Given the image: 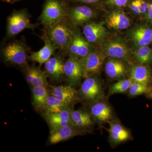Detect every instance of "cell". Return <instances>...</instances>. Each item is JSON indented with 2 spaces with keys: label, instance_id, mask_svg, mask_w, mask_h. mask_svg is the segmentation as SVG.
I'll list each match as a JSON object with an SVG mask.
<instances>
[{
  "label": "cell",
  "instance_id": "obj_1",
  "mask_svg": "<svg viewBox=\"0 0 152 152\" xmlns=\"http://www.w3.org/2000/svg\"><path fill=\"white\" fill-rule=\"evenodd\" d=\"M100 48L107 58L118 59L128 61L133 57V50L126 40L118 35H110L101 44Z\"/></svg>",
  "mask_w": 152,
  "mask_h": 152
},
{
  "label": "cell",
  "instance_id": "obj_2",
  "mask_svg": "<svg viewBox=\"0 0 152 152\" xmlns=\"http://www.w3.org/2000/svg\"><path fill=\"white\" fill-rule=\"evenodd\" d=\"M49 38L57 48L68 51L74 30L64 19L49 26Z\"/></svg>",
  "mask_w": 152,
  "mask_h": 152
},
{
  "label": "cell",
  "instance_id": "obj_3",
  "mask_svg": "<svg viewBox=\"0 0 152 152\" xmlns=\"http://www.w3.org/2000/svg\"><path fill=\"white\" fill-rule=\"evenodd\" d=\"M66 14V3L64 0H46L39 19L49 26L63 20Z\"/></svg>",
  "mask_w": 152,
  "mask_h": 152
},
{
  "label": "cell",
  "instance_id": "obj_4",
  "mask_svg": "<svg viewBox=\"0 0 152 152\" xmlns=\"http://www.w3.org/2000/svg\"><path fill=\"white\" fill-rule=\"evenodd\" d=\"M107 57L100 48H96L87 56L80 59L83 72V78L96 76L100 72Z\"/></svg>",
  "mask_w": 152,
  "mask_h": 152
},
{
  "label": "cell",
  "instance_id": "obj_5",
  "mask_svg": "<svg viewBox=\"0 0 152 152\" xmlns=\"http://www.w3.org/2000/svg\"><path fill=\"white\" fill-rule=\"evenodd\" d=\"M80 96L85 101L95 103L104 96V91L100 80L97 76L85 78L79 91Z\"/></svg>",
  "mask_w": 152,
  "mask_h": 152
},
{
  "label": "cell",
  "instance_id": "obj_6",
  "mask_svg": "<svg viewBox=\"0 0 152 152\" xmlns=\"http://www.w3.org/2000/svg\"><path fill=\"white\" fill-rule=\"evenodd\" d=\"M152 25L148 23L137 24L127 29L128 39L135 48L151 43Z\"/></svg>",
  "mask_w": 152,
  "mask_h": 152
},
{
  "label": "cell",
  "instance_id": "obj_7",
  "mask_svg": "<svg viewBox=\"0 0 152 152\" xmlns=\"http://www.w3.org/2000/svg\"><path fill=\"white\" fill-rule=\"evenodd\" d=\"M96 48L90 43L78 30H74L69 51V56L79 59L87 56Z\"/></svg>",
  "mask_w": 152,
  "mask_h": 152
},
{
  "label": "cell",
  "instance_id": "obj_8",
  "mask_svg": "<svg viewBox=\"0 0 152 152\" xmlns=\"http://www.w3.org/2000/svg\"><path fill=\"white\" fill-rule=\"evenodd\" d=\"M104 25V22H87L83 28V34L90 43L100 46L110 35Z\"/></svg>",
  "mask_w": 152,
  "mask_h": 152
},
{
  "label": "cell",
  "instance_id": "obj_9",
  "mask_svg": "<svg viewBox=\"0 0 152 152\" xmlns=\"http://www.w3.org/2000/svg\"><path fill=\"white\" fill-rule=\"evenodd\" d=\"M35 26L31 23L27 13L25 11H16L8 19L7 34L10 37L17 35L26 29H34Z\"/></svg>",
  "mask_w": 152,
  "mask_h": 152
},
{
  "label": "cell",
  "instance_id": "obj_10",
  "mask_svg": "<svg viewBox=\"0 0 152 152\" xmlns=\"http://www.w3.org/2000/svg\"><path fill=\"white\" fill-rule=\"evenodd\" d=\"M72 7L69 11V17L75 26H81L91 21L96 16V7L78 4Z\"/></svg>",
  "mask_w": 152,
  "mask_h": 152
},
{
  "label": "cell",
  "instance_id": "obj_11",
  "mask_svg": "<svg viewBox=\"0 0 152 152\" xmlns=\"http://www.w3.org/2000/svg\"><path fill=\"white\" fill-rule=\"evenodd\" d=\"M104 23L107 27L115 31L128 29L132 25V20L124 9L110 10L106 15Z\"/></svg>",
  "mask_w": 152,
  "mask_h": 152
},
{
  "label": "cell",
  "instance_id": "obj_12",
  "mask_svg": "<svg viewBox=\"0 0 152 152\" xmlns=\"http://www.w3.org/2000/svg\"><path fill=\"white\" fill-rule=\"evenodd\" d=\"M3 54L7 62L17 65H23L26 63L27 51L22 43L14 42L9 44L3 50Z\"/></svg>",
  "mask_w": 152,
  "mask_h": 152
},
{
  "label": "cell",
  "instance_id": "obj_13",
  "mask_svg": "<svg viewBox=\"0 0 152 152\" xmlns=\"http://www.w3.org/2000/svg\"><path fill=\"white\" fill-rule=\"evenodd\" d=\"M64 75L68 85L74 87L78 86L83 78V72L80 59L70 56L65 62Z\"/></svg>",
  "mask_w": 152,
  "mask_h": 152
},
{
  "label": "cell",
  "instance_id": "obj_14",
  "mask_svg": "<svg viewBox=\"0 0 152 152\" xmlns=\"http://www.w3.org/2000/svg\"><path fill=\"white\" fill-rule=\"evenodd\" d=\"M50 94L70 107L78 101L80 96L79 91L69 85L52 87Z\"/></svg>",
  "mask_w": 152,
  "mask_h": 152
},
{
  "label": "cell",
  "instance_id": "obj_15",
  "mask_svg": "<svg viewBox=\"0 0 152 152\" xmlns=\"http://www.w3.org/2000/svg\"><path fill=\"white\" fill-rule=\"evenodd\" d=\"M126 61L118 59L108 58L105 65L106 75L110 79L121 80L124 78L129 73Z\"/></svg>",
  "mask_w": 152,
  "mask_h": 152
},
{
  "label": "cell",
  "instance_id": "obj_16",
  "mask_svg": "<svg viewBox=\"0 0 152 152\" xmlns=\"http://www.w3.org/2000/svg\"><path fill=\"white\" fill-rule=\"evenodd\" d=\"M83 130L70 125L57 129L50 131L49 137V142L54 145L67 140L76 136L80 135L84 133Z\"/></svg>",
  "mask_w": 152,
  "mask_h": 152
},
{
  "label": "cell",
  "instance_id": "obj_17",
  "mask_svg": "<svg viewBox=\"0 0 152 152\" xmlns=\"http://www.w3.org/2000/svg\"><path fill=\"white\" fill-rule=\"evenodd\" d=\"M71 108L61 111L53 113H45V117L50 129V131L72 125Z\"/></svg>",
  "mask_w": 152,
  "mask_h": 152
},
{
  "label": "cell",
  "instance_id": "obj_18",
  "mask_svg": "<svg viewBox=\"0 0 152 152\" xmlns=\"http://www.w3.org/2000/svg\"><path fill=\"white\" fill-rule=\"evenodd\" d=\"M108 132L109 140L114 145L126 141L131 137L129 131L117 120L110 122Z\"/></svg>",
  "mask_w": 152,
  "mask_h": 152
},
{
  "label": "cell",
  "instance_id": "obj_19",
  "mask_svg": "<svg viewBox=\"0 0 152 152\" xmlns=\"http://www.w3.org/2000/svg\"><path fill=\"white\" fill-rule=\"evenodd\" d=\"M129 78L134 82L141 83L149 86L151 80V72L148 65L139 64L129 67Z\"/></svg>",
  "mask_w": 152,
  "mask_h": 152
},
{
  "label": "cell",
  "instance_id": "obj_20",
  "mask_svg": "<svg viewBox=\"0 0 152 152\" xmlns=\"http://www.w3.org/2000/svg\"><path fill=\"white\" fill-rule=\"evenodd\" d=\"M64 64L62 58L60 56L51 57L45 64L47 75L54 80H60L64 75Z\"/></svg>",
  "mask_w": 152,
  "mask_h": 152
},
{
  "label": "cell",
  "instance_id": "obj_21",
  "mask_svg": "<svg viewBox=\"0 0 152 152\" xmlns=\"http://www.w3.org/2000/svg\"><path fill=\"white\" fill-rule=\"evenodd\" d=\"M94 103L90 109V114L92 118L100 123L110 122L113 115L110 106L100 101Z\"/></svg>",
  "mask_w": 152,
  "mask_h": 152
},
{
  "label": "cell",
  "instance_id": "obj_22",
  "mask_svg": "<svg viewBox=\"0 0 152 152\" xmlns=\"http://www.w3.org/2000/svg\"><path fill=\"white\" fill-rule=\"evenodd\" d=\"M92 117L91 114L83 110H72L71 113L72 125L82 130H86L92 126Z\"/></svg>",
  "mask_w": 152,
  "mask_h": 152
},
{
  "label": "cell",
  "instance_id": "obj_23",
  "mask_svg": "<svg viewBox=\"0 0 152 152\" xmlns=\"http://www.w3.org/2000/svg\"><path fill=\"white\" fill-rule=\"evenodd\" d=\"M44 41V47L38 51L33 53L30 56L31 60L41 65L45 64L51 58L57 48L49 38H45Z\"/></svg>",
  "mask_w": 152,
  "mask_h": 152
},
{
  "label": "cell",
  "instance_id": "obj_24",
  "mask_svg": "<svg viewBox=\"0 0 152 152\" xmlns=\"http://www.w3.org/2000/svg\"><path fill=\"white\" fill-rule=\"evenodd\" d=\"M26 77L28 83L32 87H47L48 85L46 75L39 68L34 66L28 68Z\"/></svg>",
  "mask_w": 152,
  "mask_h": 152
},
{
  "label": "cell",
  "instance_id": "obj_25",
  "mask_svg": "<svg viewBox=\"0 0 152 152\" xmlns=\"http://www.w3.org/2000/svg\"><path fill=\"white\" fill-rule=\"evenodd\" d=\"M151 0H130L126 8L134 16L145 20Z\"/></svg>",
  "mask_w": 152,
  "mask_h": 152
},
{
  "label": "cell",
  "instance_id": "obj_26",
  "mask_svg": "<svg viewBox=\"0 0 152 152\" xmlns=\"http://www.w3.org/2000/svg\"><path fill=\"white\" fill-rule=\"evenodd\" d=\"M33 104L36 108L44 111L49 94L47 87L38 86L32 88Z\"/></svg>",
  "mask_w": 152,
  "mask_h": 152
},
{
  "label": "cell",
  "instance_id": "obj_27",
  "mask_svg": "<svg viewBox=\"0 0 152 152\" xmlns=\"http://www.w3.org/2000/svg\"><path fill=\"white\" fill-rule=\"evenodd\" d=\"M132 56L139 63L149 65L152 63V48L149 45L135 48L133 50Z\"/></svg>",
  "mask_w": 152,
  "mask_h": 152
},
{
  "label": "cell",
  "instance_id": "obj_28",
  "mask_svg": "<svg viewBox=\"0 0 152 152\" xmlns=\"http://www.w3.org/2000/svg\"><path fill=\"white\" fill-rule=\"evenodd\" d=\"M71 108L54 96L50 94L48 96L44 111L45 113H56Z\"/></svg>",
  "mask_w": 152,
  "mask_h": 152
},
{
  "label": "cell",
  "instance_id": "obj_29",
  "mask_svg": "<svg viewBox=\"0 0 152 152\" xmlns=\"http://www.w3.org/2000/svg\"><path fill=\"white\" fill-rule=\"evenodd\" d=\"M132 80L129 79H122L112 85L109 90L108 94L110 95L115 94H122L128 91L130 87L133 83Z\"/></svg>",
  "mask_w": 152,
  "mask_h": 152
},
{
  "label": "cell",
  "instance_id": "obj_30",
  "mask_svg": "<svg viewBox=\"0 0 152 152\" xmlns=\"http://www.w3.org/2000/svg\"><path fill=\"white\" fill-rule=\"evenodd\" d=\"M129 94L130 96L135 97L143 94L148 93L149 88L148 85L137 83L133 82L128 90Z\"/></svg>",
  "mask_w": 152,
  "mask_h": 152
},
{
  "label": "cell",
  "instance_id": "obj_31",
  "mask_svg": "<svg viewBox=\"0 0 152 152\" xmlns=\"http://www.w3.org/2000/svg\"><path fill=\"white\" fill-rule=\"evenodd\" d=\"M130 0H104L102 7L112 9L126 8Z\"/></svg>",
  "mask_w": 152,
  "mask_h": 152
},
{
  "label": "cell",
  "instance_id": "obj_32",
  "mask_svg": "<svg viewBox=\"0 0 152 152\" xmlns=\"http://www.w3.org/2000/svg\"><path fill=\"white\" fill-rule=\"evenodd\" d=\"M75 4H83L96 7L97 8H102L104 0H68Z\"/></svg>",
  "mask_w": 152,
  "mask_h": 152
},
{
  "label": "cell",
  "instance_id": "obj_33",
  "mask_svg": "<svg viewBox=\"0 0 152 152\" xmlns=\"http://www.w3.org/2000/svg\"><path fill=\"white\" fill-rule=\"evenodd\" d=\"M144 20L146 23L152 25V0H151L148 12Z\"/></svg>",
  "mask_w": 152,
  "mask_h": 152
},
{
  "label": "cell",
  "instance_id": "obj_34",
  "mask_svg": "<svg viewBox=\"0 0 152 152\" xmlns=\"http://www.w3.org/2000/svg\"><path fill=\"white\" fill-rule=\"evenodd\" d=\"M149 96L150 97V98H151L152 99V90L151 91H150L149 92Z\"/></svg>",
  "mask_w": 152,
  "mask_h": 152
},
{
  "label": "cell",
  "instance_id": "obj_35",
  "mask_svg": "<svg viewBox=\"0 0 152 152\" xmlns=\"http://www.w3.org/2000/svg\"><path fill=\"white\" fill-rule=\"evenodd\" d=\"M151 43H152V37H151Z\"/></svg>",
  "mask_w": 152,
  "mask_h": 152
},
{
  "label": "cell",
  "instance_id": "obj_36",
  "mask_svg": "<svg viewBox=\"0 0 152 152\" xmlns=\"http://www.w3.org/2000/svg\"><path fill=\"white\" fill-rule=\"evenodd\" d=\"M15 1H17V0H15Z\"/></svg>",
  "mask_w": 152,
  "mask_h": 152
}]
</instances>
